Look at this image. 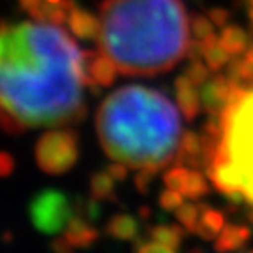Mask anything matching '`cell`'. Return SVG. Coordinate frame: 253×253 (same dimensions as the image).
<instances>
[{"mask_svg": "<svg viewBox=\"0 0 253 253\" xmlns=\"http://www.w3.org/2000/svg\"><path fill=\"white\" fill-rule=\"evenodd\" d=\"M206 53V47H204V42H202V39H195V41H190L188 46H186V53L185 56L190 60H199L201 56H204Z\"/></svg>", "mask_w": 253, "mask_h": 253, "instance_id": "83f0119b", "label": "cell"}, {"mask_svg": "<svg viewBox=\"0 0 253 253\" xmlns=\"http://www.w3.org/2000/svg\"><path fill=\"white\" fill-rule=\"evenodd\" d=\"M185 74L188 76V79L195 86H201V84H204L206 81H208V78H210V67L204 65L202 62H199V60H192V63L186 67Z\"/></svg>", "mask_w": 253, "mask_h": 253, "instance_id": "603a6c76", "label": "cell"}, {"mask_svg": "<svg viewBox=\"0 0 253 253\" xmlns=\"http://www.w3.org/2000/svg\"><path fill=\"white\" fill-rule=\"evenodd\" d=\"M139 214H142V216H148V214H150V210H148V208H141V210H139Z\"/></svg>", "mask_w": 253, "mask_h": 253, "instance_id": "d6a6232c", "label": "cell"}, {"mask_svg": "<svg viewBox=\"0 0 253 253\" xmlns=\"http://www.w3.org/2000/svg\"><path fill=\"white\" fill-rule=\"evenodd\" d=\"M199 208H201V214H202L201 220L204 221L208 227H211L216 234L225 227V216H223L221 213L211 210L208 204H199Z\"/></svg>", "mask_w": 253, "mask_h": 253, "instance_id": "7402d4cb", "label": "cell"}, {"mask_svg": "<svg viewBox=\"0 0 253 253\" xmlns=\"http://www.w3.org/2000/svg\"><path fill=\"white\" fill-rule=\"evenodd\" d=\"M252 239V229L245 225H225L220 230V236L214 239L216 252L239 250Z\"/></svg>", "mask_w": 253, "mask_h": 253, "instance_id": "4fadbf2b", "label": "cell"}, {"mask_svg": "<svg viewBox=\"0 0 253 253\" xmlns=\"http://www.w3.org/2000/svg\"><path fill=\"white\" fill-rule=\"evenodd\" d=\"M67 25L71 32L78 39L83 41H93L99 37L100 32V18L91 14L86 9L79 7L76 2H72L71 9H69L67 16Z\"/></svg>", "mask_w": 253, "mask_h": 253, "instance_id": "30bf717a", "label": "cell"}, {"mask_svg": "<svg viewBox=\"0 0 253 253\" xmlns=\"http://www.w3.org/2000/svg\"><path fill=\"white\" fill-rule=\"evenodd\" d=\"M74 213L76 211L67 195L55 188L39 192L28 206L32 223L44 234L62 232L74 216Z\"/></svg>", "mask_w": 253, "mask_h": 253, "instance_id": "8992f818", "label": "cell"}, {"mask_svg": "<svg viewBox=\"0 0 253 253\" xmlns=\"http://www.w3.org/2000/svg\"><path fill=\"white\" fill-rule=\"evenodd\" d=\"M241 4H252V0H239Z\"/></svg>", "mask_w": 253, "mask_h": 253, "instance_id": "d590c367", "label": "cell"}, {"mask_svg": "<svg viewBox=\"0 0 253 253\" xmlns=\"http://www.w3.org/2000/svg\"><path fill=\"white\" fill-rule=\"evenodd\" d=\"M115 183L116 179L107 170L91 174L90 178V194L97 201L102 199H115Z\"/></svg>", "mask_w": 253, "mask_h": 253, "instance_id": "e0dca14e", "label": "cell"}, {"mask_svg": "<svg viewBox=\"0 0 253 253\" xmlns=\"http://www.w3.org/2000/svg\"><path fill=\"white\" fill-rule=\"evenodd\" d=\"M220 116L223 137L216 155L239 169L243 194L246 202L253 204V90L243 91Z\"/></svg>", "mask_w": 253, "mask_h": 253, "instance_id": "277c9868", "label": "cell"}, {"mask_svg": "<svg viewBox=\"0 0 253 253\" xmlns=\"http://www.w3.org/2000/svg\"><path fill=\"white\" fill-rule=\"evenodd\" d=\"M234 83L227 76H214L213 79L202 84L201 99L204 109L211 115L220 116L227 106L230 104V93H232Z\"/></svg>", "mask_w": 253, "mask_h": 253, "instance_id": "9c48e42d", "label": "cell"}, {"mask_svg": "<svg viewBox=\"0 0 253 253\" xmlns=\"http://www.w3.org/2000/svg\"><path fill=\"white\" fill-rule=\"evenodd\" d=\"M63 239L72 246V248H86L91 243L99 239V230L91 227L88 220L81 214L74 213L67 227L63 229Z\"/></svg>", "mask_w": 253, "mask_h": 253, "instance_id": "7c38bea8", "label": "cell"}, {"mask_svg": "<svg viewBox=\"0 0 253 253\" xmlns=\"http://www.w3.org/2000/svg\"><path fill=\"white\" fill-rule=\"evenodd\" d=\"M107 172H109L116 181H123V179L126 178V174H128V166H125V164H122V162L111 164V166L107 167Z\"/></svg>", "mask_w": 253, "mask_h": 253, "instance_id": "4dcf8cb0", "label": "cell"}, {"mask_svg": "<svg viewBox=\"0 0 253 253\" xmlns=\"http://www.w3.org/2000/svg\"><path fill=\"white\" fill-rule=\"evenodd\" d=\"M252 5H253V0H252Z\"/></svg>", "mask_w": 253, "mask_h": 253, "instance_id": "f35d334b", "label": "cell"}, {"mask_svg": "<svg viewBox=\"0 0 253 253\" xmlns=\"http://www.w3.org/2000/svg\"><path fill=\"white\" fill-rule=\"evenodd\" d=\"M246 58H248L250 60V62H252L253 63V42L252 44H250V46H248V49H246Z\"/></svg>", "mask_w": 253, "mask_h": 253, "instance_id": "1f68e13d", "label": "cell"}, {"mask_svg": "<svg viewBox=\"0 0 253 253\" xmlns=\"http://www.w3.org/2000/svg\"><path fill=\"white\" fill-rule=\"evenodd\" d=\"M97 134L104 151L130 169H162L176 160L181 120L164 91L142 84L115 90L97 111Z\"/></svg>", "mask_w": 253, "mask_h": 253, "instance_id": "3957f363", "label": "cell"}, {"mask_svg": "<svg viewBox=\"0 0 253 253\" xmlns=\"http://www.w3.org/2000/svg\"><path fill=\"white\" fill-rule=\"evenodd\" d=\"M81 63H83L86 86H109L115 83L118 67L102 49L100 51H93V49L83 51Z\"/></svg>", "mask_w": 253, "mask_h": 253, "instance_id": "52a82bcc", "label": "cell"}, {"mask_svg": "<svg viewBox=\"0 0 253 253\" xmlns=\"http://www.w3.org/2000/svg\"><path fill=\"white\" fill-rule=\"evenodd\" d=\"M106 232L115 239L135 241L139 237V221L130 214H116L107 221Z\"/></svg>", "mask_w": 253, "mask_h": 253, "instance_id": "5bb4252c", "label": "cell"}, {"mask_svg": "<svg viewBox=\"0 0 253 253\" xmlns=\"http://www.w3.org/2000/svg\"><path fill=\"white\" fill-rule=\"evenodd\" d=\"M78 132L74 128L47 130L36 144V162L47 174H63L74 167L79 157Z\"/></svg>", "mask_w": 253, "mask_h": 253, "instance_id": "5b68a950", "label": "cell"}, {"mask_svg": "<svg viewBox=\"0 0 253 253\" xmlns=\"http://www.w3.org/2000/svg\"><path fill=\"white\" fill-rule=\"evenodd\" d=\"M99 18V47L120 74H160L186 53L188 16L181 0H102Z\"/></svg>", "mask_w": 253, "mask_h": 253, "instance_id": "7a4b0ae2", "label": "cell"}, {"mask_svg": "<svg viewBox=\"0 0 253 253\" xmlns=\"http://www.w3.org/2000/svg\"><path fill=\"white\" fill-rule=\"evenodd\" d=\"M250 23H252V32H253V9H250Z\"/></svg>", "mask_w": 253, "mask_h": 253, "instance_id": "836d02e7", "label": "cell"}, {"mask_svg": "<svg viewBox=\"0 0 253 253\" xmlns=\"http://www.w3.org/2000/svg\"><path fill=\"white\" fill-rule=\"evenodd\" d=\"M199 214H201L199 204L195 206V204H185V202H183L178 210H176V218H178V221L192 234H195V229H197Z\"/></svg>", "mask_w": 253, "mask_h": 253, "instance_id": "ffe728a7", "label": "cell"}, {"mask_svg": "<svg viewBox=\"0 0 253 253\" xmlns=\"http://www.w3.org/2000/svg\"><path fill=\"white\" fill-rule=\"evenodd\" d=\"M183 199H185V195H183L179 190L167 188V190H164L162 194H160V197H158V204L162 206V210L174 211L183 204Z\"/></svg>", "mask_w": 253, "mask_h": 253, "instance_id": "cb8c5ba5", "label": "cell"}, {"mask_svg": "<svg viewBox=\"0 0 253 253\" xmlns=\"http://www.w3.org/2000/svg\"><path fill=\"white\" fill-rule=\"evenodd\" d=\"M74 0H60V2H51V0H20L21 9L34 21L47 25H63L67 21L69 9H71Z\"/></svg>", "mask_w": 253, "mask_h": 253, "instance_id": "ba28073f", "label": "cell"}, {"mask_svg": "<svg viewBox=\"0 0 253 253\" xmlns=\"http://www.w3.org/2000/svg\"><path fill=\"white\" fill-rule=\"evenodd\" d=\"M188 172H190V169H186L185 166L176 164L172 169H167L166 172H164V183H166L167 188L179 190V192H181L186 183V178H188Z\"/></svg>", "mask_w": 253, "mask_h": 253, "instance_id": "44dd1931", "label": "cell"}, {"mask_svg": "<svg viewBox=\"0 0 253 253\" xmlns=\"http://www.w3.org/2000/svg\"><path fill=\"white\" fill-rule=\"evenodd\" d=\"M229 55L230 53L227 51L225 47H223V44L218 41L216 44H213V46H210L206 49L204 58H206V63H208V67L211 69V72H216V71H220L221 67H225L227 63L230 62Z\"/></svg>", "mask_w": 253, "mask_h": 253, "instance_id": "d6986e66", "label": "cell"}, {"mask_svg": "<svg viewBox=\"0 0 253 253\" xmlns=\"http://www.w3.org/2000/svg\"><path fill=\"white\" fill-rule=\"evenodd\" d=\"M185 230L186 229L181 223L179 225H155L150 229V239L162 243V245L169 246V248H172L176 252L186 234Z\"/></svg>", "mask_w": 253, "mask_h": 253, "instance_id": "2e32d148", "label": "cell"}, {"mask_svg": "<svg viewBox=\"0 0 253 253\" xmlns=\"http://www.w3.org/2000/svg\"><path fill=\"white\" fill-rule=\"evenodd\" d=\"M51 2H60V0H51Z\"/></svg>", "mask_w": 253, "mask_h": 253, "instance_id": "74e56055", "label": "cell"}, {"mask_svg": "<svg viewBox=\"0 0 253 253\" xmlns=\"http://www.w3.org/2000/svg\"><path fill=\"white\" fill-rule=\"evenodd\" d=\"M208 192H210V185L206 181L204 174L199 169H190L188 178H186V183H185V186H183L181 194L185 195V197L197 201V199L204 197Z\"/></svg>", "mask_w": 253, "mask_h": 253, "instance_id": "ac0fdd59", "label": "cell"}, {"mask_svg": "<svg viewBox=\"0 0 253 253\" xmlns=\"http://www.w3.org/2000/svg\"><path fill=\"white\" fill-rule=\"evenodd\" d=\"M213 27L214 23L211 20H208L206 16L202 14L192 16V32H194L195 37H199V39H204L210 34H213Z\"/></svg>", "mask_w": 253, "mask_h": 253, "instance_id": "484cf974", "label": "cell"}, {"mask_svg": "<svg viewBox=\"0 0 253 253\" xmlns=\"http://www.w3.org/2000/svg\"><path fill=\"white\" fill-rule=\"evenodd\" d=\"M83 51L60 25L0 23V126L72 125L86 115Z\"/></svg>", "mask_w": 253, "mask_h": 253, "instance_id": "6da1fadb", "label": "cell"}, {"mask_svg": "<svg viewBox=\"0 0 253 253\" xmlns=\"http://www.w3.org/2000/svg\"><path fill=\"white\" fill-rule=\"evenodd\" d=\"M250 86H252V88H253V79H252V83H250Z\"/></svg>", "mask_w": 253, "mask_h": 253, "instance_id": "8d00e7d4", "label": "cell"}, {"mask_svg": "<svg viewBox=\"0 0 253 253\" xmlns=\"http://www.w3.org/2000/svg\"><path fill=\"white\" fill-rule=\"evenodd\" d=\"M174 93H176V100L178 106L183 113V118L192 122L197 118L199 111H201L202 99L197 93V86L188 79V76H178L174 81Z\"/></svg>", "mask_w": 253, "mask_h": 253, "instance_id": "8fae6325", "label": "cell"}, {"mask_svg": "<svg viewBox=\"0 0 253 253\" xmlns=\"http://www.w3.org/2000/svg\"><path fill=\"white\" fill-rule=\"evenodd\" d=\"M220 42L223 44V47L230 55H241L243 51L248 49L250 36L241 27H236V25H229L227 27L225 25V27L221 28Z\"/></svg>", "mask_w": 253, "mask_h": 253, "instance_id": "9a60e30c", "label": "cell"}, {"mask_svg": "<svg viewBox=\"0 0 253 253\" xmlns=\"http://www.w3.org/2000/svg\"><path fill=\"white\" fill-rule=\"evenodd\" d=\"M248 218H250V221H252V223H253V208H252V211H250V213H248Z\"/></svg>", "mask_w": 253, "mask_h": 253, "instance_id": "e575fe53", "label": "cell"}, {"mask_svg": "<svg viewBox=\"0 0 253 253\" xmlns=\"http://www.w3.org/2000/svg\"><path fill=\"white\" fill-rule=\"evenodd\" d=\"M210 20L213 21L216 27L223 28L227 25V21H229V11H225V9L221 7H214L210 11Z\"/></svg>", "mask_w": 253, "mask_h": 253, "instance_id": "f1b7e54d", "label": "cell"}, {"mask_svg": "<svg viewBox=\"0 0 253 253\" xmlns=\"http://www.w3.org/2000/svg\"><path fill=\"white\" fill-rule=\"evenodd\" d=\"M134 248L139 253H174L172 248L162 245V243L153 241V239H141V237L135 239Z\"/></svg>", "mask_w": 253, "mask_h": 253, "instance_id": "d4e9b609", "label": "cell"}, {"mask_svg": "<svg viewBox=\"0 0 253 253\" xmlns=\"http://www.w3.org/2000/svg\"><path fill=\"white\" fill-rule=\"evenodd\" d=\"M158 170L157 169H151V167H142V169L137 170V174H135V188L141 192V194H148V190H150V183L153 181L155 174H157Z\"/></svg>", "mask_w": 253, "mask_h": 253, "instance_id": "4316f807", "label": "cell"}, {"mask_svg": "<svg viewBox=\"0 0 253 253\" xmlns=\"http://www.w3.org/2000/svg\"><path fill=\"white\" fill-rule=\"evenodd\" d=\"M14 170V158L7 151H0V176H9Z\"/></svg>", "mask_w": 253, "mask_h": 253, "instance_id": "f546056e", "label": "cell"}]
</instances>
